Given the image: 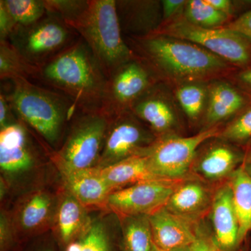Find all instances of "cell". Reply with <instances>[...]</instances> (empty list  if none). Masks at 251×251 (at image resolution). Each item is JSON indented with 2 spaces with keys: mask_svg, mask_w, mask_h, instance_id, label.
Wrapping results in <instances>:
<instances>
[{
  "mask_svg": "<svg viewBox=\"0 0 251 251\" xmlns=\"http://www.w3.org/2000/svg\"><path fill=\"white\" fill-rule=\"evenodd\" d=\"M133 53L150 68L159 82L175 86L219 78L233 66L190 41L163 34L125 37Z\"/></svg>",
  "mask_w": 251,
  "mask_h": 251,
  "instance_id": "obj_1",
  "label": "cell"
},
{
  "mask_svg": "<svg viewBox=\"0 0 251 251\" xmlns=\"http://www.w3.org/2000/svg\"><path fill=\"white\" fill-rule=\"evenodd\" d=\"M35 80L67 96L81 110L101 108L107 77L82 37L39 67Z\"/></svg>",
  "mask_w": 251,
  "mask_h": 251,
  "instance_id": "obj_2",
  "label": "cell"
},
{
  "mask_svg": "<svg viewBox=\"0 0 251 251\" xmlns=\"http://www.w3.org/2000/svg\"><path fill=\"white\" fill-rule=\"evenodd\" d=\"M12 88L6 94L18 120L30 126L51 146L59 143L64 126L72 122L78 108L67 96L33 81H11Z\"/></svg>",
  "mask_w": 251,
  "mask_h": 251,
  "instance_id": "obj_3",
  "label": "cell"
},
{
  "mask_svg": "<svg viewBox=\"0 0 251 251\" xmlns=\"http://www.w3.org/2000/svg\"><path fill=\"white\" fill-rule=\"evenodd\" d=\"M72 27L87 43L107 79L135 57L122 34L115 0H90L85 14Z\"/></svg>",
  "mask_w": 251,
  "mask_h": 251,
  "instance_id": "obj_4",
  "label": "cell"
},
{
  "mask_svg": "<svg viewBox=\"0 0 251 251\" xmlns=\"http://www.w3.org/2000/svg\"><path fill=\"white\" fill-rule=\"evenodd\" d=\"M111 120L101 108L77 110L67 138L52 154L62 174L98 166Z\"/></svg>",
  "mask_w": 251,
  "mask_h": 251,
  "instance_id": "obj_5",
  "label": "cell"
},
{
  "mask_svg": "<svg viewBox=\"0 0 251 251\" xmlns=\"http://www.w3.org/2000/svg\"><path fill=\"white\" fill-rule=\"evenodd\" d=\"M80 38L75 29L52 13L27 25H18L9 41L31 65L41 67Z\"/></svg>",
  "mask_w": 251,
  "mask_h": 251,
  "instance_id": "obj_6",
  "label": "cell"
},
{
  "mask_svg": "<svg viewBox=\"0 0 251 251\" xmlns=\"http://www.w3.org/2000/svg\"><path fill=\"white\" fill-rule=\"evenodd\" d=\"M153 34L190 41L204 48L233 67H251V43L245 36L226 27L208 29L194 25L182 16L164 24Z\"/></svg>",
  "mask_w": 251,
  "mask_h": 251,
  "instance_id": "obj_7",
  "label": "cell"
},
{
  "mask_svg": "<svg viewBox=\"0 0 251 251\" xmlns=\"http://www.w3.org/2000/svg\"><path fill=\"white\" fill-rule=\"evenodd\" d=\"M220 134L218 127L214 126L191 137L167 135L157 138L142 155L148 158L155 174L163 179L179 180L187 173L198 148Z\"/></svg>",
  "mask_w": 251,
  "mask_h": 251,
  "instance_id": "obj_8",
  "label": "cell"
},
{
  "mask_svg": "<svg viewBox=\"0 0 251 251\" xmlns=\"http://www.w3.org/2000/svg\"><path fill=\"white\" fill-rule=\"evenodd\" d=\"M158 82L150 68L135 56L107 79L101 109L111 119L130 111L135 102Z\"/></svg>",
  "mask_w": 251,
  "mask_h": 251,
  "instance_id": "obj_9",
  "label": "cell"
},
{
  "mask_svg": "<svg viewBox=\"0 0 251 251\" xmlns=\"http://www.w3.org/2000/svg\"><path fill=\"white\" fill-rule=\"evenodd\" d=\"M150 129L130 111L112 118L98 168L111 166L137 155H142L157 140Z\"/></svg>",
  "mask_w": 251,
  "mask_h": 251,
  "instance_id": "obj_10",
  "label": "cell"
},
{
  "mask_svg": "<svg viewBox=\"0 0 251 251\" xmlns=\"http://www.w3.org/2000/svg\"><path fill=\"white\" fill-rule=\"evenodd\" d=\"M178 180L145 181L110 193L107 205L119 215L150 216L164 207Z\"/></svg>",
  "mask_w": 251,
  "mask_h": 251,
  "instance_id": "obj_11",
  "label": "cell"
},
{
  "mask_svg": "<svg viewBox=\"0 0 251 251\" xmlns=\"http://www.w3.org/2000/svg\"><path fill=\"white\" fill-rule=\"evenodd\" d=\"M176 105L163 82H158L135 102L130 111L158 138L170 135L178 122Z\"/></svg>",
  "mask_w": 251,
  "mask_h": 251,
  "instance_id": "obj_12",
  "label": "cell"
},
{
  "mask_svg": "<svg viewBox=\"0 0 251 251\" xmlns=\"http://www.w3.org/2000/svg\"><path fill=\"white\" fill-rule=\"evenodd\" d=\"M117 17L124 37H144L162 24L161 1L115 0Z\"/></svg>",
  "mask_w": 251,
  "mask_h": 251,
  "instance_id": "obj_13",
  "label": "cell"
},
{
  "mask_svg": "<svg viewBox=\"0 0 251 251\" xmlns=\"http://www.w3.org/2000/svg\"><path fill=\"white\" fill-rule=\"evenodd\" d=\"M153 242L161 250L169 251L191 246L196 238L188 219L170 211L166 206L148 216Z\"/></svg>",
  "mask_w": 251,
  "mask_h": 251,
  "instance_id": "obj_14",
  "label": "cell"
},
{
  "mask_svg": "<svg viewBox=\"0 0 251 251\" xmlns=\"http://www.w3.org/2000/svg\"><path fill=\"white\" fill-rule=\"evenodd\" d=\"M34 163V155L24 123L18 120L0 130V167L2 171L21 173L29 170Z\"/></svg>",
  "mask_w": 251,
  "mask_h": 251,
  "instance_id": "obj_15",
  "label": "cell"
},
{
  "mask_svg": "<svg viewBox=\"0 0 251 251\" xmlns=\"http://www.w3.org/2000/svg\"><path fill=\"white\" fill-rule=\"evenodd\" d=\"M251 104V98L244 91L230 83L215 80L208 85V102L204 120L211 127L237 115Z\"/></svg>",
  "mask_w": 251,
  "mask_h": 251,
  "instance_id": "obj_16",
  "label": "cell"
},
{
  "mask_svg": "<svg viewBox=\"0 0 251 251\" xmlns=\"http://www.w3.org/2000/svg\"><path fill=\"white\" fill-rule=\"evenodd\" d=\"M211 219L216 244L225 251L233 250L239 245V223L229 184L216 192L213 200Z\"/></svg>",
  "mask_w": 251,
  "mask_h": 251,
  "instance_id": "obj_17",
  "label": "cell"
},
{
  "mask_svg": "<svg viewBox=\"0 0 251 251\" xmlns=\"http://www.w3.org/2000/svg\"><path fill=\"white\" fill-rule=\"evenodd\" d=\"M62 175L70 195L84 206L108 204L112 191L98 167Z\"/></svg>",
  "mask_w": 251,
  "mask_h": 251,
  "instance_id": "obj_18",
  "label": "cell"
},
{
  "mask_svg": "<svg viewBox=\"0 0 251 251\" xmlns=\"http://www.w3.org/2000/svg\"><path fill=\"white\" fill-rule=\"evenodd\" d=\"M99 168L112 192L128 185L133 186L145 181L168 180L153 173L148 158L144 155L131 156L111 166Z\"/></svg>",
  "mask_w": 251,
  "mask_h": 251,
  "instance_id": "obj_19",
  "label": "cell"
},
{
  "mask_svg": "<svg viewBox=\"0 0 251 251\" xmlns=\"http://www.w3.org/2000/svg\"><path fill=\"white\" fill-rule=\"evenodd\" d=\"M232 201L239 223V244L251 231V176L242 166L232 174Z\"/></svg>",
  "mask_w": 251,
  "mask_h": 251,
  "instance_id": "obj_20",
  "label": "cell"
},
{
  "mask_svg": "<svg viewBox=\"0 0 251 251\" xmlns=\"http://www.w3.org/2000/svg\"><path fill=\"white\" fill-rule=\"evenodd\" d=\"M240 153L224 144L211 145L198 162V171L209 179L224 177L240 161Z\"/></svg>",
  "mask_w": 251,
  "mask_h": 251,
  "instance_id": "obj_21",
  "label": "cell"
},
{
  "mask_svg": "<svg viewBox=\"0 0 251 251\" xmlns=\"http://www.w3.org/2000/svg\"><path fill=\"white\" fill-rule=\"evenodd\" d=\"M205 188L197 183H188L176 187L166 206L170 211L188 219L202 211L208 202Z\"/></svg>",
  "mask_w": 251,
  "mask_h": 251,
  "instance_id": "obj_22",
  "label": "cell"
},
{
  "mask_svg": "<svg viewBox=\"0 0 251 251\" xmlns=\"http://www.w3.org/2000/svg\"><path fill=\"white\" fill-rule=\"evenodd\" d=\"M175 98L183 112L191 122L205 115L208 102L206 82H188L175 86Z\"/></svg>",
  "mask_w": 251,
  "mask_h": 251,
  "instance_id": "obj_23",
  "label": "cell"
},
{
  "mask_svg": "<svg viewBox=\"0 0 251 251\" xmlns=\"http://www.w3.org/2000/svg\"><path fill=\"white\" fill-rule=\"evenodd\" d=\"M39 68L31 65L9 41H0V79L35 80Z\"/></svg>",
  "mask_w": 251,
  "mask_h": 251,
  "instance_id": "obj_24",
  "label": "cell"
},
{
  "mask_svg": "<svg viewBox=\"0 0 251 251\" xmlns=\"http://www.w3.org/2000/svg\"><path fill=\"white\" fill-rule=\"evenodd\" d=\"M123 218L126 251H151L153 242L148 216H127Z\"/></svg>",
  "mask_w": 251,
  "mask_h": 251,
  "instance_id": "obj_25",
  "label": "cell"
},
{
  "mask_svg": "<svg viewBox=\"0 0 251 251\" xmlns=\"http://www.w3.org/2000/svg\"><path fill=\"white\" fill-rule=\"evenodd\" d=\"M85 206L74 196H67L59 208L57 224L59 234L64 242H69L85 227Z\"/></svg>",
  "mask_w": 251,
  "mask_h": 251,
  "instance_id": "obj_26",
  "label": "cell"
},
{
  "mask_svg": "<svg viewBox=\"0 0 251 251\" xmlns=\"http://www.w3.org/2000/svg\"><path fill=\"white\" fill-rule=\"evenodd\" d=\"M182 17L188 23L203 28L215 29L228 24V16L218 11L206 0H188L183 12Z\"/></svg>",
  "mask_w": 251,
  "mask_h": 251,
  "instance_id": "obj_27",
  "label": "cell"
},
{
  "mask_svg": "<svg viewBox=\"0 0 251 251\" xmlns=\"http://www.w3.org/2000/svg\"><path fill=\"white\" fill-rule=\"evenodd\" d=\"M18 25L39 21L47 12L44 0H1Z\"/></svg>",
  "mask_w": 251,
  "mask_h": 251,
  "instance_id": "obj_28",
  "label": "cell"
},
{
  "mask_svg": "<svg viewBox=\"0 0 251 251\" xmlns=\"http://www.w3.org/2000/svg\"><path fill=\"white\" fill-rule=\"evenodd\" d=\"M50 198L45 193L34 195L24 206L21 214V225L25 229H31L42 225L50 210Z\"/></svg>",
  "mask_w": 251,
  "mask_h": 251,
  "instance_id": "obj_29",
  "label": "cell"
},
{
  "mask_svg": "<svg viewBox=\"0 0 251 251\" xmlns=\"http://www.w3.org/2000/svg\"><path fill=\"white\" fill-rule=\"evenodd\" d=\"M48 12L62 18L72 27L85 14L90 0H44Z\"/></svg>",
  "mask_w": 251,
  "mask_h": 251,
  "instance_id": "obj_30",
  "label": "cell"
},
{
  "mask_svg": "<svg viewBox=\"0 0 251 251\" xmlns=\"http://www.w3.org/2000/svg\"><path fill=\"white\" fill-rule=\"evenodd\" d=\"M224 139L233 143L245 144L251 140V104L236 115L223 132Z\"/></svg>",
  "mask_w": 251,
  "mask_h": 251,
  "instance_id": "obj_31",
  "label": "cell"
},
{
  "mask_svg": "<svg viewBox=\"0 0 251 251\" xmlns=\"http://www.w3.org/2000/svg\"><path fill=\"white\" fill-rule=\"evenodd\" d=\"M81 239L82 251H110V245L105 226L100 221L87 226Z\"/></svg>",
  "mask_w": 251,
  "mask_h": 251,
  "instance_id": "obj_32",
  "label": "cell"
},
{
  "mask_svg": "<svg viewBox=\"0 0 251 251\" xmlns=\"http://www.w3.org/2000/svg\"><path fill=\"white\" fill-rule=\"evenodd\" d=\"M186 2V1L184 0L161 1L162 24L170 22L175 18L182 16Z\"/></svg>",
  "mask_w": 251,
  "mask_h": 251,
  "instance_id": "obj_33",
  "label": "cell"
},
{
  "mask_svg": "<svg viewBox=\"0 0 251 251\" xmlns=\"http://www.w3.org/2000/svg\"><path fill=\"white\" fill-rule=\"evenodd\" d=\"M224 27L242 34L251 43V9L244 12L237 19L230 21Z\"/></svg>",
  "mask_w": 251,
  "mask_h": 251,
  "instance_id": "obj_34",
  "label": "cell"
},
{
  "mask_svg": "<svg viewBox=\"0 0 251 251\" xmlns=\"http://www.w3.org/2000/svg\"><path fill=\"white\" fill-rule=\"evenodd\" d=\"M16 27L17 25L0 0V41L9 40Z\"/></svg>",
  "mask_w": 251,
  "mask_h": 251,
  "instance_id": "obj_35",
  "label": "cell"
},
{
  "mask_svg": "<svg viewBox=\"0 0 251 251\" xmlns=\"http://www.w3.org/2000/svg\"><path fill=\"white\" fill-rule=\"evenodd\" d=\"M15 114L13 112L12 108L6 94L1 90L0 92V128L1 129L17 122L15 120Z\"/></svg>",
  "mask_w": 251,
  "mask_h": 251,
  "instance_id": "obj_36",
  "label": "cell"
},
{
  "mask_svg": "<svg viewBox=\"0 0 251 251\" xmlns=\"http://www.w3.org/2000/svg\"><path fill=\"white\" fill-rule=\"evenodd\" d=\"M192 251H225L216 244L214 238L196 232V238L191 244Z\"/></svg>",
  "mask_w": 251,
  "mask_h": 251,
  "instance_id": "obj_37",
  "label": "cell"
},
{
  "mask_svg": "<svg viewBox=\"0 0 251 251\" xmlns=\"http://www.w3.org/2000/svg\"><path fill=\"white\" fill-rule=\"evenodd\" d=\"M206 1L218 11L224 13L230 18L235 10V6H234L235 4L234 1L230 0H206Z\"/></svg>",
  "mask_w": 251,
  "mask_h": 251,
  "instance_id": "obj_38",
  "label": "cell"
},
{
  "mask_svg": "<svg viewBox=\"0 0 251 251\" xmlns=\"http://www.w3.org/2000/svg\"><path fill=\"white\" fill-rule=\"evenodd\" d=\"M237 77L239 84L251 98V67L242 69Z\"/></svg>",
  "mask_w": 251,
  "mask_h": 251,
  "instance_id": "obj_39",
  "label": "cell"
},
{
  "mask_svg": "<svg viewBox=\"0 0 251 251\" xmlns=\"http://www.w3.org/2000/svg\"><path fill=\"white\" fill-rule=\"evenodd\" d=\"M1 249L5 247L6 242L8 239V230L6 229V222L5 219H3V216H1Z\"/></svg>",
  "mask_w": 251,
  "mask_h": 251,
  "instance_id": "obj_40",
  "label": "cell"
},
{
  "mask_svg": "<svg viewBox=\"0 0 251 251\" xmlns=\"http://www.w3.org/2000/svg\"><path fill=\"white\" fill-rule=\"evenodd\" d=\"M243 166L251 176V149L248 153L247 157H246L245 161H244Z\"/></svg>",
  "mask_w": 251,
  "mask_h": 251,
  "instance_id": "obj_41",
  "label": "cell"
},
{
  "mask_svg": "<svg viewBox=\"0 0 251 251\" xmlns=\"http://www.w3.org/2000/svg\"><path fill=\"white\" fill-rule=\"evenodd\" d=\"M82 246L80 240L76 242L71 243L67 249V251H82Z\"/></svg>",
  "mask_w": 251,
  "mask_h": 251,
  "instance_id": "obj_42",
  "label": "cell"
},
{
  "mask_svg": "<svg viewBox=\"0 0 251 251\" xmlns=\"http://www.w3.org/2000/svg\"><path fill=\"white\" fill-rule=\"evenodd\" d=\"M191 246L176 248V249H172V250L169 251H192Z\"/></svg>",
  "mask_w": 251,
  "mask_h": 251,
  "instance_id": "obj_43",
  "label": "cell"
},
{
  "mask_svg": "<svg viewBox=\"0 0 251 251\" xmlns=\"http://www.w3.org/2000/svg\"><path fill=\"white\" fill-rule=\"evenodd\" d=\"M151 251H164L161 250V249H159L157 246L155 245L154 243H153L152 249H151Z\"/></svg>",
  "mask_w": 251,
  "mask_h": 251,
  "instance_id": "obj_44",
  "label": "cell"
}]
</instances>
